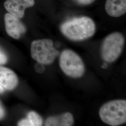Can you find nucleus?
<instances>
[{
  "mask_svg": "<svg viewBox=\"0 0 126 126\" xmlns=\"http://www.w3.org/2000/svg\"><path fill=\"white\" fill-rule=\"evenodd\" d=\"M59 66L66 76L79 79L85 72V66L80 57L70 49L63 50L59 57Z\"/></svg>",
  "mask_w": 126,
  "mask_h": 126,
  "instance_id": "nucleus-4",
  "label": "nucleus"
},
{
  "mask_svg": "<svg viewBox=\"0 0 126 126\" xmlns=\"http://www.w3.org/2000/svg\"><path fill=\"white\" fill-rule=\"evenodd\" d=\"M4 22L7 34L14 39H19L26 32V27L19 19L10 14H5Z\"/></svg>",
  "mask_w": 126,
  "mask_h": 126,
  "instance_id": "nucleus-6",
  "label": "nucleus"
},
{
  "mask_svg": "<svg viewBox=\"0 0 126 126\" xmlns=\"http://www.w3.org/2000/svg\"><path fill=\"white\" fill-rule=\"evenodd\" d=\"M43 120L40 115L35 111L28 113L27 117L18 122L19 126H41L43 125Z\"/></svg>",
  "mask_w": 126,
  "mask_h": 126,
  "instance_id": "nucleus-11",
  "label": "nucleus"
},
{
  "mask_svg": "<svg viewBox=\"0 0 126 126\" xmlns=\"http://www.w3.org/2000/svg\"><path fill=\"white\" fill-rule=\"evenodd\" d=\"M5 110L4 108L0 101V120H2L5 116Z\"/></svg>",
  "mask_w": 126,
  "mask_h": 126,
  "instance_id": "nucleus-14",
  "label": "nucleus"
},
{
  "mask_svg": "<svg viewBox=\"0 0 126 126\" xmlns=\"http://www.w3.org/2000/svg\"><path fill=\"white\" fill-rule=\"evenodd\" d=\"M74 123L72 114L69 112L48 117L45 122L46 126H72Z\"/></svg>",
  "mask_w": 126,
  "mask_h": 126,
  "instance_id": "nucleus-10",
  "label": "nucleus"
},
{
  "mask_svg": "<svg viewBox=\"0 0 126 126\" xmlns=\"http://www.w3.org/2000/svg\"><path fill=\"white\" fill-rule=\"evenodd\" d=\"M18 78L12 70L0 66V86L6 90H13L18 84Z\"/></svg>",
  "mask_w": 126,
  "mask_h": 126,
  "instance_id": "nucleus-8",
  "label": "nucleus"
},
{
  "mask_svg": "<svg viewBox=\"0 0 126 126\" xmlns=\"http://www.w3.org/2000/svg\"><path fill=\"white\" fill-rule=\"evenodd\" d=\"M32 58L37 63L49 65L54 62L59 52L54 47L52 40L42 39L33 41L31 46Z\"/></svg>",
  "mask_w": 126,
  "mask_h": 126,
  "instance_id": "nucleus-3",
  "label": "nucleus"
},
{
  "mask_svg": "<svg viewBox=\"0 0 126 126\" xmlns=\"http://www.w3.org/2000/svg\"><path fill=\"white\" fill-rule=\"evenodd\" d=\"M105 9L112 17L121 16L126 13V0H107Z\"/></svg>",
  "mask_w": 126,
  "mask_h": 126,
  "instance_id": "nucleus-9",
  "label": "nucleus"
},
{
  "mask_svg": "<svg viewBox=\"0 0 126 126\" xmlns=\"http://www.w3.org/2000/svg\"><path fill=\"white\" fill-rule=\"evenodd\" d=\"M4 88L0 86V94H2L4 93Z\"/></svg>",
  "mask_w": 126,
  "mask_h": 126,
  "instance_id": "nucleus-16",
  "label": "nucleus"
},
{
  "mask_svg": "<svg viewBox=\"0 0 126 126\" xmlns=\"http://www.w3.org/2000/svg\"><path fill=\"white\" fill-rule=\"evenodd\" d=\"M8 61V57L4 51L0 48V65L6 64Z\"/></svg>",
  "mask_w": 126,
  "mask_h": 126,
  "instance_id": "nucleus-12",
  "label": "nucleus"
},
{
  "mask_svg": "<svg viewBox=\"0 0 126 126\" xmlns=\"http://www.w3.org/2000/svg\"><path fill=\"white\" fill-rule=\"evenodd\" d=\"M34 4V0H7L5 1L4 6L9 14L21 19L24 16L25 10Z\"/></svg>",
  "mask_w": 126,
  "mask_h": 126,
  "instance_id": "nucleus-7",
  "label": "nucleus"
},
{
  "mask_svg": "<svg viewBox=\"0 0 126 126\" xmlns=\"http://www.w3.org/2000/svg\"><path fill=\"white\" fill-rule=\"evenodd\" d=\"M95 30L94 22L86 16L70 19L60 26V31L63 35L73 41H81L89 38L94 35Z\"/></svg>",
  "mask_w": 126,
  "mask_h": 126,
  "instance_id": "nucleus-1",
  "label": "nucleus"
},
{
  "mask_svg": "<svg viewBox=\"0 0 126 126\" xmlns=\"http://www.w3.org/2000/svg\"><path fill=\"white\" fill-rule=\"evenodd\" d=\"M108 66V64L106 63V62L105 63H104L102 65V68H107V67Z\"/></svg>",
  "mask_w": 126,
  "mask_h": 126,
  "instance_id": "nucleus-17",
  "label": "nucleus"
},
{
  "mask_svg": "<svg viewBox=\"0 0 126 126\" xmlns=\"http://www.w3.org/2000/svg\"><path fill=\"white\" fill-rule=\"evenodd\" d=\"M125 39L121 33L114 32L107 36L101 47V56L106 63H112L120 57L123 50Z\"/></svg>",
  "mask_w": 126,
  "mask_h": 126,
  "instance_id": "nucleus-5",
  "label": "nucleus"
},
{
  "mask_svg": "<svg viewBox=\"0 0 126 126\" xmlns=\"http://www.w3.org/2000/svg\"><path fill=\"white\" fill-rule=\"evenodd\" d=\"M44 65H45L44 64H43L37 62L34 66L35 71H36V72H38L39 73H43L45 70V67Z\"/></svg>",
  "mask_w": 126,
  "mask_h": 126,
  "instance_id": "nucleus-13",
  "label": "nucleus"
},
{
  "mask_svg": "<svg viewBox=\"0 0 126 126\" xmlns=\"http://www.w3.org/2000/svg\"><path fill=\"white\" fill-rule=\"evenodd\" d=\"M79 3L82 4L87 5L92 3L95 0H75Z\"/></svg>",
  "mask_w": 126,
  "mask_h": 126,
  "instance_id": "nucleus-15",
  "label": "nucleus"
},
{
  "mask_svg": "<svg viewBox=\"0 0 126 126\" xmlns=\"http://www.w3.org/2000/svg\"><path fill=\"white\" fill-rule=\"evenodd\" d=\"M101 120L108 125L117 126L126 122V100L116 99L108 102L99 109Z\"/></svg>",
  "mask_w": 126,
  "mask_h": 126,
  "instance_id": "nucleus-2",
  "label": "nucleus"
}]
</instances>
